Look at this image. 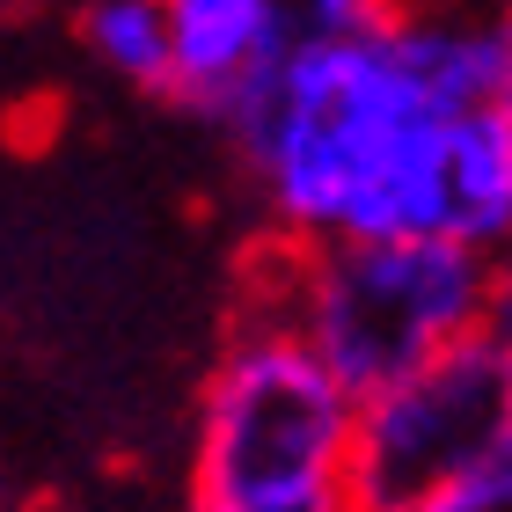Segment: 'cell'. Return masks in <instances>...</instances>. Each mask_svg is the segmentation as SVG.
<instances>
[{"label": "cell", "instance_id": "cell-8", "mask_svg": "<svg viewBox=\"0 0 512 512\" xmlns=\"http://www.w3.org/2000/svg\"><path fill=\"white\" fill-rule=\"evenodd\" d=\"M0 512H37V505H30V491L15 483V469H8V461H0Z\"/></svg>", "mask_w": 512, "mask_h": 512}, {"label": "cell", "instance_id": "cell-9", "mask_svg": "<svg viewBox=\"0 0 512 512\" xmlns=\"http://www.w3.org/2000/svg\"><path fill=\"white\" fill-rule=\"evenodd\" d=\"M183 512H191V505H183ZM315 512H344V505H315Z\"/></svg>", "mask_w": 512, "mask_h": 512}, {"label": "cell", "instance_id": "cell-6", "mask_svg": "<svg viewBox=\"0 0 512 512\" xmlns=\"http://www.w3.org/2000/svg\"><path fill=\"white\" fill-rule=\"evenodd\" d=\"M81 52L103 66L110 81L139 88V96L161 103V74H169V22H161V0H88L74 15Z\"/></svg>", "mask_w": 512, "mask_h": 512}, {"label": "cell", "instance_id": "cell-4", "mask_svg": "<svg viewBox=\"0 0 512 512\" xmlns=\"http://www.w3.org/2000/svg\"><path fill=\"white\" fill-rule=\"evenodd\" d=\"M512 461V330L461 337L417 374L374 388L352 410L344 512H425L483 469Z\"/></svg>", "mask_w": 512, "mask_h": 512}, {"label": "cell", "instance_id": "cell-1", "mask_svg": "<svg viewBox=\"0 0 512 512\" xmlns=\"http://www.w3.org/2000/svg\"><path fill=\"white\" fill-rule=\"evenodd\" d=\"M278 249L512 235V22L300 0V30L227 125Z\"/></svg>", "mask_w": 512, "mask_h": 512}, {"label": "cell", "instance_id": "cell-5", "mask_svg": "<svg viewBox=\"0 0 512 512\" xmlns=\"http://www.w3.org/2000/svg\"><path fill=\"white\" fill-rule=\"evenodd\" d=\"M169 74L161 103L205 125H235L300 30V0H161Z\"/></svg>", "mask_w": 512, "mask_h": 512}, {"label": "cell", "instance_id": "cell-2", "mask_svg": "<svg viewBox=\"0 0 512 512\" xmlns=\"http://www.w3.org/2000/svg\"><path fill=\"white\" fill-rule=\"evenodd\" d=\"M352 395L330 381L264 293L220 330L198 381L183 505L191 512H315L344 498Z\"/></svg>", "mask_w": 512, "mask_h": 512}, {"label": "cell", "instance_id": "cell-3", "mask_svg": "<svg viewBox=\"0 0 512 512\" xmlns=\"http://www.w3.org/2000/svg\"><path fill=\"white\" fill-rule=\"evenodd\" d=\"M264 300L330 366V381L366 403L461 337L505 322V264L447 242L278 249L264 264Z\"/></svg>", "mask_w": 512, "mask_h": 512}, {"label": "cell", "instance_id": "cell-7", "mask_svg": "<svg viewBox=\"0 0 512 512\" xmlns=\"http://www.w3.org/2000/svg\"><path fill=\"white\" fill-rule=\"evenodd\" d=\"M425 512H512V461H498V469H483L469 483H454V491L439 505H425Z\"/></svg>", "mask_w": 512, "mask_h": 512}]
</instances>
